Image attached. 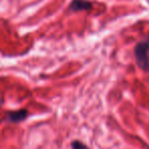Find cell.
Instances as JSON below:
<instances>
[{
    "label": "cell",
    "instance_id": "1",
    "mask_svg": "<svg viewBox=\"0 0 149 149\" xmlns=\"http://www.w3.org/2000/svg\"><path fill=\"white\" fill-rule=\"evenodd\" d=\"M136 63L143 72H149V35L144 40L137 42L134 48Z\"/></svg>",
    "mask_w": 149,
    "mask_h": 149
},
{
    "label": "cell",
    "instance_id": "2",
    "mask_svg": "<svg viewBox=\"0 0 149 149\" xmlns=\"http://www.w3.org/2000/svg\"><path fill=\"white\" fill-rule=\"evenodd\" d=\"M28 116H29V111L25 108H22V109L19 110L6 112L3 120L5 123H9V124H11V123L13 124H19V123H22L25 120H27Z\"/></svg>",
    "mask_w": 149,
    "mask_h": 149
},
{
    "label": "cell",
    "instance_id": "3",
    "mask_svg": "<svg viewBox=\"0 0 149 149\" xmlns=\"http://www.w3.org/2000/svg\"><path fill=\"white\" fill-rule=\"evenodd\" d=\"M93 8V3L88 0H72L68 9L70 11H81V10H91Z\"/></svg>",
    "mask_w": 149,
    "mask_h": 149
},
{
    "label": "cell",
    "instance_id": "4",
    "mask_svg": "<svg viewBox=\"0 0 149 149\" xmlns=\"http://www.w3.org/2000/svg\"><path fill=\"white\" fill-rule=\"evenodd\" d=\"M70 147L72 149H89V147L86 144H84L83 142L79 140H74L72 143H70Z\"/></svg>",
    "mask_w": 149,
    "mask_h": 149
}]
</instances>
